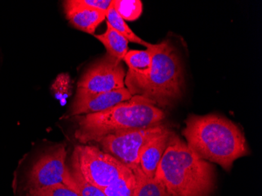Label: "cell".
Listing matches in <instances>:
<instances>
[{
    "label": "cell",
    "mask_w": 262,
    "mask_h": 196,
    "mask_svg": "<svg viewBox=\"0 0 262 196\" xmlns=\"http://www.w3.org/2000/svg\"><path fill=\"white\" fill-rule=\"evenodd\" d=\"M182 134L199 157L230 170L234 162L249 154L241 129L229 119L217 115L190 116Z\"/></svg>",
    "instance_id": "obj_1"
},
{
    "label": "cell",
    "mask_w": 262,
    "mask_h": 196,
    "mask_svg": "<svg viewBox=\"0 0 262 196\" xmlns=\"http://www.w3.org/2000/svg\"><path fill=\"white\" fill-rule=\"evenodd\" d=\"M155 179L172 196H210L214 172L186 143L172 134Z\"/></svg>",
    "instance_id": "obj_2"
},
{
    "label": "cell",
    "mask_w": 262,
    "mask_h": 196,
    "mask_svg": "<svg viewBox=\"0 0 262 196\" xmlns=\"http://www.w3.org/2000/svg\"><path fill=\"white\" fill-rule=\"evenodd\" d=\"M75 138L82 143L98 142L115 134L148 129L163 124L165 114L160 107L141 96L116 104L101 113L77 116Z\"/></svg>",
    "instance_id": "obj_3"
},
{
    "label": "cell",
    "mask_w": 262,
    "mask_h": 196,
    "mask_svg": "<svg viewBox=\"0 0 262 196\" xmlns=\"http://www.w3.org/2000/svg\"><path fill=\"white\" fill-rule=\"evenodd\" d=\"M152 64L149 74L143 79L125 82L132 96H141L158 107L171 105L182 97L183 69L180 58L170 40L149 45Z\"/></svg>",
    "instance_id": "obj_4"
},
{
    "label": "cell",
    "mask_w": 262,
    "mask_h": 196,
    "mask_svg": "<svg viewBox=\"0 0 262 196\" xmlns=\"http://www.w3.org/2000/svg\"><path fill=\"white\" fill-rule=\"evenodd\" d=\"M72 164L86 182L101 190L111 185L128 168L111 155L91 145L76 146Z\"/></svg>",
    "instance_id": "obj_5"
},
{
    "label": "cell",
    "mask_w": 262,
    "mask_h": 196,
    "mask_svg": "<svg viewBox=\"0 0 262 196\" xmlns=\"http://www.w3.org/2000/svg\"><path fill=\"white\" fill-rule=\"evenodd\" d=\"M126 72L121 61L106 54L94 62L78 82L76 98L81 99L125 86Z\"/></svg>",
    "instance_id": "obj_6"
},
{
    "label": "cell",
    "mask_w": 262,
    "mask_h": 196,
    "mask_svg": "<svg viewBox=\"0 0 262 196\" xmlns=\"http://www.w3.org/2000/svg\"><path fill=\"white\" fill-rule=\"evenodd\" d=\"M66 158L67 151L64 145L39 157L28 175L27 191L60 184L67 185L74 190H79L73 173L66 166Z\"/></svg>",
    "instance_id": "obj_7"
},
{
    "label": "cell",
    "mask_w": 262,
    "mask_h": 196,
    "mask_svg": "<svg viewBox=\"0 0 262 196\" xmlns=\"http://www.w3.org/2000/svg\"><path fill=\"white\" fill-rule=\"evenodd\" d=\"M167 127L163 124L105 137L98 141L104 153L111 155L131 170L139 167V157L145 144Z\"/></svg>",
    "instance_id": "obj_8"
},
{
    "label": "cell",
    "mask_w": 262,
    "mask_h": 196,
    "mask_svg": "<svg viewBox=\"0 0 262 196\" xmlns=\"http://www.w3.org/2000/svg\"><path fill=\"white\" fill-rule=\"evenodd\" d=\"M133 97L127 88L115 90L110 92L102 93L92 97L75 99L71 116H79L81 115L92 114L106 111L116 104L128 101Z\"/></svg>",
    "instance_id": "obj_9"
},
{
    "label": "cell",
    "mask_w": 262,
    "mask_h": 196,
    "mask_svg": "<svg viewBox=\"0 0 262 196\" xmlns=\"http://www.w3.org/2000/svg\"><path fill=\"white\" fill-rule=\"evenodd\" d=\"M173 133L167 128L162 134L148 141L143 148L139 157V168L145 176L155 178Z\"/></svg>",
    "instance_id": "obj_10"
},
{
    "label": "cell",
    "mask_w": 262,
    "mask_h": 196,
    "mask_svg": "<svg viewBox=\"0 0 262 196\" xmlns=\"http://www.w3.org/2000/svg\"><path fill=\"white\" fill-rule=\"evenodd\" d=\"M66 18L75 29L94 35L97 28L105 20L106 13L84 8H64Z\"/></svg>",
    "instance_id": "obj_11"
},
{
    "label": "cell",
    "mask_w": 262,
    "mask_h": 196,
    "mask_svg": "<svg viewBox=\"0 0 262 196\" xmlns=\"http://www.w3.org/2000/svg\"><path fill=\"white\" fill-rule=\"evenodd\" d=\"M123 61L127 64L129 69L125 78V82L146 77L149 74L152 64V54L149 46L145 51H128L123 58Z\"/></svg>",
    "instance_id": "obj_12"
},
{
    "label": "cell",
    "mask_w": 262,
    "mask_h": 196,
    "mask_svg": "<svg viewBox=\"0 0 262 196\" xmlns=\"http://www.w3.org/2000/svg\"><path fill=\"white\" fill-rule=\"evenodd\" d=\"M94 37L101 42L105 47L107 54L116 59L118 61L123 60L125 55L128 52L127 39L123 35L118 33L116 30L107 23V29L102 34H94Z\"/></svg>",
    "instance_id": "obj_13"
},
{
    "label": "cell",
    "mask_w": 262,
    "mask_h": 196,
    "mask_svg": "<svg viewBox=\"0 0 262 196\" xmlns=\"http://www.w3.org/2000/svg\"><path fill=\"white\" fill-rule=\"evenodd\" d=\"M132 171L137 181L133 196H172L157 180L145 176L139 167Z\"/></svg>",
    "instance_id": "obj_14"
},
{
    "label": "cell",
    "mask_w": 262,
    "mask_h": 196,
    "mask_svg": "<svg viewBox=\"0 0 262 196\" xmlns=\"http://www.w3.org/2000/svg\"><path fill=\"white\" fill-rule=\"evenodd\" d=\"M136 183L135 173L127 168L120 178L102 191L106 196H133Z\"/></svg>",
    "instance_id": "obj_15"
},
{
    "label": "cell",
    "mask_w": 262,
    "mask_h": 196,
    "mask_svg": "<svg viewBox=\"0 0 262 196\" xmlns=\"http://www.w3.org/2000/svg\"><path fill=\"white\" fill-rule=\"evenodd\" d=\"M106 18H107V23L118 33L123 35L125 39H127L128 42L140 44V45L146 47L150 45L149 42L143 40L133 31L131 30L126 22L118 14L117 12L116 11L114 7H113V4L110 6V9H108V12L106 14Z\"/></svg>",
    "instance_id": "obj_16"
},
{
    "label": "cell",
    "mask_w": 262,
    "mask_h": 196,
    "mask_svg": "<svg viewBox=\"0 0 262 196\" xmlns=\"http://www.w3.org/2000/svg\"><path fill=\"white\" fill-rule=\"evenodd\" d=\"M113 5L118 14L126 21H135L143 11L141 0H113Z\"/></svg>",
    "instance_id": "obj_17"
},
{
    "label": "cell",
    "mask_w": 262,
    "mask_h": 196,
    "mask_svg": "<svg viewBox=\"0 0 262 196\" xmlns=\"http://www.w3.org/2000/svg\"><path fill=\"white\" fill-rule=\"evenodd\" d=\"M26 196H81V194L79 190H74L67 185L60 184L40 189L27 191Z\"/></svg>",
    "instance_id": "obj_18"
},
{
    "label": "cell",
    "mask_w": 262,
    "mask_h": 196,
    "mask_svg": "<svg viewBox=\"0 0 262 196\" xmlns=\"http://www.w3.org/2000/svg\"><path fill=\"white\" fill-rule=\"evenodd\" d=\"M113 0H66L63 2L64 8H84L99 10L107 14Z\"/></svg>",
    "instance_id": "obj_19"
}]
</instances>
